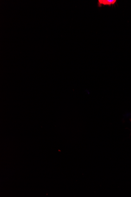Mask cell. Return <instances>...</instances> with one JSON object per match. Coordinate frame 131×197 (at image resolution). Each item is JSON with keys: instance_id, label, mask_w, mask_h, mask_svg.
<instances>
[{"instance_id": "1", "label": "cell", "mask_w": 131, "mask_h": 197, "mask_svg": "<svg viewBox=\"0 0 131 197\" xmlns=\"http://www.w3.org/2000/svg\"><path fill=\"white\" fill-rule=\"evenodd\" d=\"M116 1V0H99L98 6L99 7L101 5L110 6L115 4Z\"/></svg>"}]
</instances>
